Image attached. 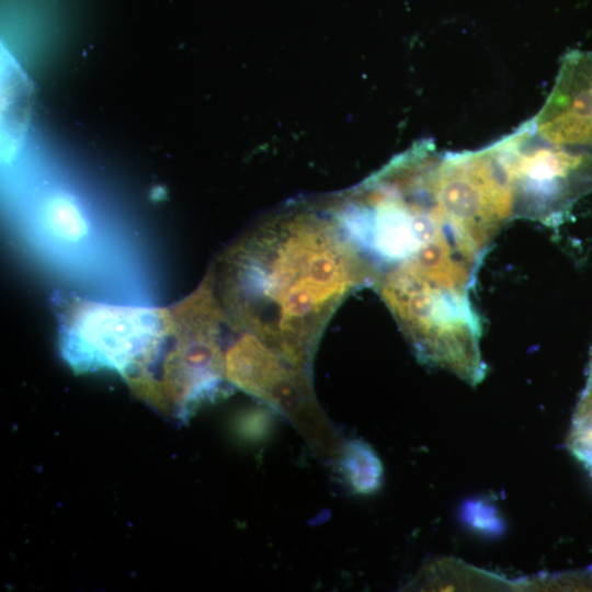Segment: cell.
I'll return each instance as SVG.
<instances>
[{"label": "cell", "mask_w": 592, "mask_h": 592, "mask_svg": "<svg viewBox=\"0 0 592 592\" xmlns=\"http://www.w3.org/2000/svg\"><path fill=\"white\" fill-rule=\"evenodd\" d=\"M223 298L236 326L308 374L342 300L369 286L366 265L326 202L287 208L225 255Z\"/></svg>", "instance_id": "1"}, {"label": "cell", "mask_w": 592, "mask_h": 592, "mask_svg": "<svg viewBox=\"0 0 592 592\" xmlns=\"http://www.w3.org/2000/svg\"><path fill=\"white\" fill-rule=\"evenodd\" d=\"M225 375L287 418L322 457L337 458L344 442L316 400L311 374L289 365L259 337L244 331L226 353Z\"/></svg>", "instance_id": "2"}, {"label": "cell", "mask_w": 592, "mask_h": 592, "mask_svg": "<svg viewBox=\"0 0 592 592\" xmlns=\"http://www.w3.org/2000/svg\"><path fill=\"white\" fill-rule=\"evenodd\" d=\"M156 317L146 310L82 306L65 330L64 355L80 371L111 368L129 374L157 348Z\"/></svg>", "instance_id": "3"}, {"label": "cell", "mask_w": 592, "mask_h": 592, "mask_svg": "<svg viewBox=\"0 0 592 592\" xmlns=\"http://www.w3.org/2000/svg\"><path fill=\"white\" fill-rule=\"evenodd\" d=\"M527 123L547 145L592 158V50L563 56L549 96Z\"/></svg>", "instance_id": "4"}, {"label": "cell", "mask_w": 592, "mask_h": 592, "mask_svg": "<svg viewBox=\"0 0 592 592\" xmlns=\"http://www.w3.org/2000/svg\"><path fill=\"white\" fill-rule=\"evenodd\" d=\"M36 216L42 228L61 241L78 242L88 232L87 219L79 203L64 191L44 195L38 202Z\"/></svg>", "instance_id": "5"}, {"label": "cell", "mask_w": 592, "mask_h": 592, "mask_svg": "<svg viewBox=\"0 0 592 592\" xmlns=\"http://www.w3.org/2000/svg\"><path fill=\"white\" fill-rule=\"evenodd\" d=\"M335 459L339 473L354 492L368 494L380 487L382 463L365 442L361 440L344 442Z\"/></svg>", "instance_id": "6"}, {"label": "cell", "mask_w": 592, "mask_h": 592, "mask_svg": "<svg viewBox=\"0 0 592 592\" xmlns=\"http://www.w3.org/2000/svg\"><path fill=\"white\" fill-rule=\"evenodd\" d=\"M27 90L29 83L14 60L10 59L9 56L2 57V119H4V124L12 119L4 129L5 134L11 128L9 135L4 137L5 146L8 144L15 146L14 144L26 129L30 101Z\"/></svg>", "instance_id": "7"}, {"label": "cell", "mask_w": 592, "mask_h": 592, "mask_svg": "<svg viewBox=\"0 0 592 592\" xmlns=\"http://www.w3.org/2000/svg\"><path fill=\"white\" fill-rule=\"evenodd\" d=\"M569 448L592 476V408H576L570 426Z\"/></svg>", "instance_id": "8"}, {"label": "cell", "mask_w": 592, "mask_h": 592, "mask_svg": "<svg viewBox=\"0 0 592 592\" xmlns=\"http://www.w3.org/2000/svg\"><path fill=\"white\" fill-rule=\"evenodd\" d=\"M577 408H592V354L588 368L587 384L578 401Z\"/></svg>", "instance_id": "9"}]
</instances>
